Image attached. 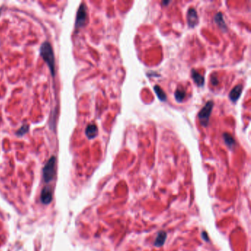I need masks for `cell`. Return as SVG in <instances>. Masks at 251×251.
Listing matches in <instances>:
<instances>
[{
    "mask_svg": "<svg viewBox=\"0 0 251 251\" xmlns=\"http://www.w3.org/2000/svg\"><path fill=\"white\" fill-rule=\"evenodd\" d=\"M154 91L156 92L158 98L160 101L167 100V95H166L165 92L162 90V88L160 86H158V85H156V86H154Z\"/></svg>",
    "mask_w": 251,
    "mask_h": 251,
    "instance_id": "obj_12",
    "label": "cell"
},
{
    "mask_svg": "<svg viewBox=\"0 0 251 251\" xmlns=\"http://www.w3.org/2000/svg\"><path fill=\"white\" fill-rule=\"evenodd\" d=\"M224 140L225 141V144L228 146L229 148H233L235 145V140L233 136H230L229 133H225L223 134Z\"/></svg>",
    "mask_w": 251,
    "mask_h": 251,
    "instance_id": "obj_13",
    "label": "cell"
},
{
    "mask_svg": "<svg viewBox=\"0 0 251 251\" xmlns=\"http://www.w3.org/2000/svg\"><path fill=\"white\" fill-rule=\"evenodd\" d=\"M214 102L209 100L206 102L205 106L201 109L200 113H198V118H199L200 124L202 126H208L209 123V118H210L211 113L212 111L213 107H214Z\"/></svg>",
    "mask_w": 251,
    "mask_h": 251,
    "instance_id": "obj_2",
    "label": "cell"
},
{
    "mask_svg": "<svg viewBox=\"0 0 251 251\" xmlns=\"http://www.w3.org/2000/svg\"><path fill=\"white\" fill-rule=\"evenodd\" d=\"M167 234L165 231H160L158 232L157 235V237H156V240H155V242H154V245L158 248H160V247L163 246L166 241V239H167Z\"/></svg>",
    "mask_w": 251,
    "mask_h": 251,
    "instance_id": "obj_8",
    "label": "cell"
},
{
    "mask_svg": "<svg viewBox=\"0 0 251 251\" xmlns=\"http://www.w3.org/2000/svg\"><path fill=\"white\" fill-rule=\"evenodd\" d=\"M162 3H163V4H164H164H168V3H169V2H162Z\"/></svg>",
    "mask_w": 251,
    "mask_h": 251,
    "instance_id": "obj_18",
    "label": "cell"
},
{
    "mask_svg": "<svg viewBox=\"0 0 251 251\" xmlns=\"http://www.w3.org/2000/svg\"><path fill=\"white\" fill-rule=\"evenodd\" d=\"M202 239H203L204 240H206V241H209L208 237V234H207V233H206V232H205V231L202 232Z\"/></svg>",
    "mask_w": 251,
    "mask_h": 251,
    "instance_id": "obj_17",
    "label": "cell"
},
{
    "mask_svg": "<svg viewBox=\"0 0 251 251\" xmlns=\"http://www.w3.org/2000/svg\"><path fill=\"white\" fill-rule=\"evenodd\" d=\"M86 19H87V12H86V8L84 4L80 6L79 9H78L77 14V19H76V27L80 28L83 27L86 24Z\"/></svg>",
    "mask_w": 251,
    "mask_h": 251,
    "instance_id": "obj_4",
    "label": "cell"
},
{
    "mask_svg": "<svg viewBox=\"0 0 251 251\" xmlns=\"http://www.w3.org/2000/svg\"><path fill=\"white\" fill-rule=\"evenodd\" d=\"M242 85L239 84L235 86L229 94V97L233 102H237L238 99L239 98L240 95H241V92H242Z\"/></svg>",
    "mask_w": 251,
    "mask_h": 251,
    "instance_id": "obj_6",
    "label": "cell"
},
{
    "mask_svg": "<svg viewBox=\"0 0 251 251\" xmlns=\"http://www.w3.org/2000/svg\"><path fill=\"white\" fill-rule=\"evenodd\" d=\"M41 200L44 204H47L52 200V193L51 191L48 189V187H46L42 190L41 193Z\"/></svg>",
    "mask_w": 251,
    "mask_h": 251,
    "instance_id": "obj_10",
    "label": "cell"
},
{
    "mask_svg": "<svg viewBox=\"0 0 251 251\" xmlns=\"http://www.w3.org/2000/svg\"><path fill=\"white\" fill-rule=\"evenodd\" d=\"M186 97V91L182 88H179L175 93V97L178 102H181Z\"/></svg>",
    "mask_w": 251,
    "mask_h": 251,
    "instance_id": "obj_14",
    "label": "cell"
},
{
    "mask_svg": "<svg viewBox=\"0 0 251 251\" xmlns=\"http://www.w3.org/2000/svg\"><path fill=\"white\" fill-rule=\"evenodd\" d=\"M191 78L194 80V83H196L199 87H202L204 86L205 79L202 75L196 71L194 69L191 70Z\"/></svg>",
    "mask_w": 251,
    "mask_h": 251,
    "instance_id": "obj_7",
    "label": "cell"
},
{
    "mask_svg": "<svg viewBox=\"0 0 251 251\" xmlns=\"http://www.w3.org/2000/svg\"><path fill=\"white\" fill-rule=\"evenodd\" d=\"M98 133V129L95 125H88L86 129V135L89 139H92L97 136Z\"/></svg>",
    "mask_w": 251,
    "mask_h": 251,
    "instance_id": "obj_9",
    "label": "cell"
},
{
    "mask_svg": "<svg viewBox=\"0 0 251 251\" xmlns=\"http://www.w3.org/2000/svg\"><path fill=\"white\" fill-rule=\"evenodd\" d=\"M28 128H29L28 125H24V126H22V128H21V129L19 130V132L17 133V134L20 135V136H22L23 134H24V133H26V132L28 131Z\"/></svg>",
    "mask_w": 251,
    "mask_h": 251,
    "instance_id": "obj_15",
    "label": "cell"
},
{
    "mask_svg": "<svg viewBox=\"0 0 251 251\" xmlns=\"http://www.w3.org/2000/svg\"><path fill=\"white\" fill-rule=\"evenodd\" d=\"M211 83H212L214 86H217V85L218 84V83H219V81H218V80H217V77H211Z\"/></svg>",
    "mask_w": 251,
    "mask_h": 251,
    "instance_id": "obj_16",
    "label": "cell"
},
{
    "mask_svg": "<svg viewBox=\"0 0 251 251\" xmlns=\"http://www.w3.org/2000/svg\"><path fill=\"white\" fill-rule=\"evenodd\" d=\"M198 21H199V19H198L196 10L194 8H189L187 12V23H188L189 27L191 28L194 27L198 25Z\"/></svg>",
    "mask_w": 251,
    "mask_h": 251,
    "instance_id": "obj_5",
    "label": "cell"
},
{
    "mask_svg": "<svg viewBox=\"0 0 251 251\" xmlns=\"http://www.w3.org/2000/svg\"><path fill=\"white\" fill-rule=\"evenodd\" d=\"M55 162H56L55 158L52 157L44 167V170H43V173H44L43 176H44V180L47 183L51 181L53 178L54 175H55Z\"/></svg>",
    "mask_w": 251,
    "mask_h": 251,
    "instance_id": "obj_3",
    "label": "cell"
},
{
    "mask_svg": "<svg viewBox=\"0 0 251 251\" xmlns=\"http://www.w3.org/2000/svg\"><path fill=\"white\" fill-rule=\"evenodd\" d=\"M214 21H215V22L219 26V27H220L221 29H226V24H225V21H224L223 16H222V13L219 12V13H217V14L215 15V16H214Z\"/></svg>",
    "mask_w": 251,
    "mask_h": 251,
    "instance_id": "obj_11",
    "label": "cell"
},
{
    "mask_svg": "<svg viewBox=\"0 0 251 251\" xmlns=\"http://www.w3.org/2000/svg\"><path fill=\"white\" fill-rule=\"evenodd\" d=\"M40 52V55L44 58V61L48 65L52 75L55 76V57H54L52 46L49 42H44L41 45Z\"/></svg>",
    "mask_w": 251,
    "mask_h": 251,
    "instance_id": "obj_1",
    "label": "cell"
}]
</instances>
